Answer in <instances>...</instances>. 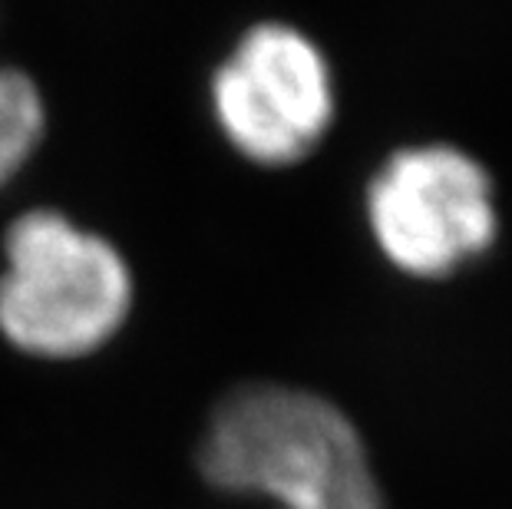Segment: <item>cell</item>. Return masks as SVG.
<instances>
[{
  "instance_id": "obj_1",
  "label": "cell",
  "mask_w": 512,
  "mask_h": 509,
  "mask_svg": "<svg viewBox=\"0 0 512 509\" xmlns=\"http://www.w3.org/2000/svg\"><path fill=\"white\" fill-rule=\"evenodd\" d=\"M199 470L212 490L278 509H387L344 410L285 384L228 394L205 427Z\"/></svg>"
},
{
  "instance_id": "obj_2",
  "label": "cell",
  "mask_w": 512,
  "mask_h": 509,
  "mask_svg": "<svg viewBox=\"0 0 512 509\" xmlns=\"http://www.w3.org/2000/svg\"><path fill=\"white\" fill-rule=\"evenodd\" d=\"M133 305L126 258L50 209L27 212L4 238L0 334L17 351L73 361L100 351Z\"/></svg>"
},
{
  "instance_id": "obj_3",
  "label": "cell",
  "mask_w": 512,
  "mask_h": 509,
  "mask_svg": "<svg viewBox=\"0 0 512 509\" xmlns=\"http://www.w3.org/2000/svg\"><path fill=\"white\" fill-rule=\"evenodd\" d=\"M367 219L400 272L443 278L493 245V182L453 146L400 149L370 182Z\"/></svg>"
},
{
  "instance_id": "obj_4",
  "label": "cell",
  "mask_w": 512,
  "mask_h": 509,
  "mask_svg": "<svg viewBox=\"0 0 512 509\" xmlns=\"http://www.w3.org/2000/svg\"><path fill=\"white\" fill-rule=\"evenodd\" d=\"M212 113L245 159L288 166L308 156L331 129V67L301 30L258 24L215 70Z\"/></svg>"
},
{
  "instance_id": "obj_5",
  "label": "cell",
  "mask_w": 512,
  "mask_h": 509,
  "mask_svg": "<svg viewBox=\"0 0 512 509\" xmlns=\"http://www.w3.org/2000/svg\"><path fill=\"white\" fill-rule=\"evenodd\" d=\"M43 136V100L24 73L0 67V186L34 156Z\"/></svg>"
}]
</instances>
